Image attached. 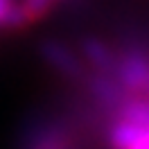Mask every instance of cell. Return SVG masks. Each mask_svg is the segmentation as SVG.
<instances>
[{
	"label": "cell",
	"mask_w": 149,
	"mask_h": 149,
	"mask_svg": "<svg viewBox=\"0 0 149 149\" xmlns=\"http://www.w3.org/2000/svg\"><path fill=\"white\" fill-rule=\"evenodd\" d=\"M29 23L20 0H0V27H18Z\"/></svg>",
	"instance_id": "7a4b0ae2"
},
{
	"label": "cell",
	"mask_w": 149,
	"mask_h": 149,
	"mask_svg": "<svg viewBox=\"0 0 149 149\" xmlns=\"http://www.w3.org/2000/svg\"><path fill=\"white\" fill-rule=\"evenodd\" d=\"M113 77L127 95L149 97V52L142 47H129L118 54Z\"/></svg>",
	"instance_id": "6da1fadb"
}]
</instances>
